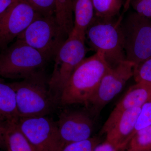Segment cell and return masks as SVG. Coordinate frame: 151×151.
Instances as JSON below:
<instances>
[{"mask_svg":"<svg viewBox=\"0 0 151 151\" xmlns=\"http://www.w3.org/2000/svg\"><path fill=\"white\" fill-rule=\"evenodd\" d=\"M73 29L85 33L94 17L92 0H73Z\"/></svg>","mask_w":151,"mask_h":151,"instance_id":"obj_15","label":"cell"},{"mask_svg":"<svg viewBox=\"0 0 151 151\" xmlns=\"http://www.w3.org/2000/svg\"><path fill=\"white\" fill-rule=\"evenodd\" d=\"M19 129L37 151H57L59 146L56 122L47 116L19 118Z\"/></svg>","mask_w":151,"mask_h":151,"instance_id":"obj_9","label":"cell"},{"mask_svg":"<svg viewBox=\"0 0 151 151\" xmlns=\"http://www.w3.org/2000/svg\"><path fill=\"white\" fill-rule=\"evenodd\" d=\"M141 108H132L122 113L105 133L106 140L118 146L121 150L124 148L130 140Z\"/></svg>","mask_w":151,"mask_h":151,"instance_id":"obj_13","label":"cell"},{"mask_svg":"<svg viewBox=\"0 0 151 151\" xmlns=\"http://www.w3.org/2000/svg\"><path fill=\"white\" fill-rule=\"evenodd\" d=\"M121 149L107 140L102 143H99L92 151H121Z\"/></svg>","mask_w":151,"mask_h":151,"instance_id":"obj_25","label":"cell"},{"mask_svg":"<svg viewBox=\"0 0 151 151\" xmlns=\"http://www.w3.org/2000/svg\"><path fill=\"white\" fill-rule=\"evenodd\" d=\"M135 67L134 63L126 60L109 68L89 102L94 112H100L122 91L127 81L133 77Z\"/></svg>","mask_w":151,"mask_h":151,"instance_id":"obj_10","label":"cell"},{"mask_svg":"<svg viewBox=\"0 0 151 151\" xmlns=\"http://www.w3.org/2000/svg\"><path fill=\"white\" fill-rule=\"evenodd\" d=\"M0 151H1L0 150Z\"/></svg>","mask_w":151,"mask_h":151,"instance_id":"obj_30","label":"cell"},{"mask_svg":"<svg viewBox=\"0 0 151 151\" xmlns=\"http://www.w3.org/2000/svg\"><path fill=\"white\" fill-rule=\"evenodd\" d=\"M55 4L57 22L68 35L74 27L73 0H55Z\"/></svg>","mask_w":151,"mask_h":151,"instance_id":"obj_17","label":"cell"},{"mask_svg":"<svg viewBox=\"0 0 151 151\" xmlns=\"http://www.w3.org/2000/svg\"><path fill=\"white\" fill-rule=\"evenodd\" d=\"M151 126V100L144 104L141 107V111L131 138L136 133Z\"/></svg>","mask_w":151,"mask_h":151,"instance_id":"obj_21","label":"cell"},{"mask_svg":"<svg viewBox=\"0 0 151 151\" xmlns=\"http://www.w3.org/2000/svg\"><path fill=\"white\" fill-rule=\"evenodd\" d=\"M38 14L43 16H55V0H25Z\"/></svg>","mask_w":151,"mask_h":151,"instance_id":"obj_22","label":"cell"},{"mask_svg":"<svg viewBox=\"0 0 151 151\" xmlns=\"http://www.w3.org/2000/svg\"><path fill=\"white\" fill-rule=\"evenodd\" d=\"M48 61L40 52L16 39L0 52V76L12 79H25L43 71Z\"/></svg>","mask_w":151,"mask_h":151,"instance_id":"obj_4","label":"cell"},{"mask_svg":"<svg viewBox=\"0 0 151 151\" xmlns=\"http://www.w3.org/2000/svg\"><path fill=\"white\" fill-rule=\"evenodd\" d=\"M39 14L25 0H13L0 14V50L16 39Z\"/></svg>","mask_w":151,"mask_h":151,"instance_id":"obj_8","label":"cell"},{"mask_svg":"<svg viewBox=\"0 0 151 151\" xmlns=\"http://www.w3.org/2000/svg\"><path fill=\"white\" fill-rule=\"evenodd\" d=\"M110 67L103 55L99 52L84 58L73 71L63 88L60 97V104H89Z\"/></svg>","mask_w":151,"mask_h":151,"instance_id":"obj_1","label":"cell"},{"mask_svg":"<svg viewBox=\"0 0 151 151\" xmlns=\"http://www.w3.org/2000/svg\"><path fill=\"white\" fill-rule=\"evenodd\" d=\"M126 60L137 66L151 57V19L133 12L121 24Z\"/></svg>","mask_w":151,"mask_h":151,"instance_id":"obj_7","label":"cell"},{"mask_svg":"<svg viewBox=\"0 0 151 151\" xmlns=\"http://www.w3.org/2000/svg\"><path fill=\"white\" fill-rule=\"evenodd\" d=\"M151 100V85L136 83L129 88L122 100L116 105L102 127L101 132L105 134L116 120L127 110L141 108Z\"/></svg>","mask_w":151,"mask_h":151,"instance_id":"obj_12","label":"cell"},{"mask_svg":"<svg viewBox=\"0 0 151 151\" xmlns=\"http://www.w3.org/2000/svg\"><path fill=\"white\" fill-rule=\"evenodd\" d=\"M85 42V33L73 28L55 57L54 68L48 83L59 101L71 74L85 58L87 51Z\"/></svg>","mask_w":151,"mask_h":151,"instance_id":"obj_5","label":"cell"},{"mask_svg":"<svg viewBox=\"0 0 151 151\" xmlns=\"http://www.w3.org/2000/svg\"><path fill=\"white\" fill-rule=\"evenodd\" d=\"M131 0H127L125 4H124V13L129 8L130 6V2Z\"/></svg>","mask_w":151,"mask_h":151,"instance_id":"obj_28","label":"cell"},{"mask_svg":"<svg viewBox=\"0 0 151 151\" xmlns=\"http://www.w3.org/2000/svg\"><path fill=\"white\" fill-rule=\"evenodd\" d=\"M56 122L59 136V148L66 144L91 137L94 128L93 122L84 112L64 111L60 113Z\"/></svg>","mask_w":151,"mask_h":151,"instance_id":"obj_11","label":"cell"},{"mask_svg":"<svg viewBox=\"0 0 151 151\" xmlns=\"http://www.w3.org/2000/svg\"><path fill=\"white\" fill-rule=\"evenodd\" d=\"M121 151H151V126L136 133Z\"/></svg>","mask_w":151,"mask_h":151,"instance_id":"obj_19","label":"cell"},{"mask_svg":"<svg viewBox=\"0 0 151 151\" xmlns=\"http://www.w3.org/2000/svg\"><path fill=\"white\" fill-rule=\"evenodd\" d=\"M99 143L98 138L91 137L85 140L66 144L57 151H92Z\"/></svg>","mask_w":151,"mask_h":151,"instance_id":"obj_23","label":"cell"},{"mask_svg":"<svg viewBox=\"0 0 151 151\" xmlns=\"http://www.w3.org/2000/svg\"><path fill=\"white\" fill-rule=\"evenodd\" d=\"M133 77L136 83L151 85V57L135 66Z\"/></svg>","mask_w":151,"mask_h":151,"instance_id":"obj_20","label":"cell"},{"mask_svg":"<svg viewBox=\"0 0 151 151\" xmlns=\"http://www.w3.org/2000/svg\"><path fill=\"white\" fill-rule=\"evenodd\" d=\"M12 123L0 121V148H6V137L7 131Z\"/></svg>","mask_w":151,"mask_h":151,"instance_id":"obj_26","label":"cell"},{"mask_svg":"<svg viewBox=\"0 0 151 151\" xmlns=\"http://www.w3.org/2000/svg\"><path fill=\"white\" fill-rule=\"evenodd\" d=\"M123 19L122 15L113 19L94 17L85 32L89 47L102 53L111 67L126 60L121 27Z\"/></svg>","mask_w":151,"mask_h":151,"instance_id":"obj_3","label":"cell"},{"mask_svg":"<svg viewBox=\"0 0 151 151\" xmlns=\"http://www.w3.org/2000/svg\"><path fill=\"white\" fill-rule=\"evenodd\" d=\"M7 151H9L7 150Z\"/></svg>","mask_w":151,"mask_h":151,"instance_id":"obj_29","label":"cell"},{"mask_svg":"<svg viewBox=\"0 0 151 151\" xmlns=\"http://www.w3.org/2000/svg\"><path fill=\"white\" fill-rule=\"evenodd\" d=\"M49 79L43 70L22 81L8 83L15 93L19 118L47 116L53 111L58 100L50 90Z\"/></svg>","mask_w":151,"mask_h":151,"instance_id":"obj_2","label":"cell"},{"mask_svg":"<svg viewBox=\"0 0 151 151\" xmlns=\"http://www.w3.org/2000/svg\"><path fill=\"white\" fill-rule=\"evenodd\" d=\"M12 1L13 0H0V14L5 11Z\"/></svg>","mask_w":151,"mask_h":151,"instance_id":"obj_27","label":"cell"},{"mask_svg":"<svg viewBox=\"0 0 151 151\" xmlns=\"http://www.w3.org/2000/svg\"><path fill=\"white\" fill-rule=\"evenodd\" d=\"M130 6L138 14L151 19V0H131Z\"/></svg>","mask_w":151,"mask_h":151,"instance_id":"obj_24","label":"cell"},{"mask_svg":"<svg viewBox=\"0 0 151 151\" xmlns=\"http://www.w3.org/2000/svg\"><path fill=\"white\" fill-rule=\"evenodd\" d=\"M19 119L14 91L0 78V121L12 123L17 122Z\"/></svg>","mask_w":151,"mask_h":151,"instance_id":"obj_14","label":"cell"},{"mask_svg":"<svg viewBox=\"0 0 151 151\" xmlns=\"http://www.w3.org/2000/svg\"><path fill=\"white\" fill-rule=\"evenodd\" d=\"M17 122L11 124L7 131L6 137L7 150L37 151L19 129Z\"/></svg>","mask_w":151,"mask_h":151,"instance_id":"obj_16","label":"cell"},{"mask_svg":"<svg viewBox=\"0 0 151 151\" xmlns=\"http://www.w3.org/2000/svg\"><path fill=\"white\" fill-rule=\"evenodd\" d=\"M68 36L55 16L39 14L17 39L35 49L50 61L55 58Z\"/></svg>","mask_w":151,"mask_h":151,"instance_id":"obj_6","label":"cell"},{"mask_svg":"<svg viewBox=\"0 0 151 151\" xmlns=\"http://www.w3.org/2000/svg\"><path fill=\"white\" fill-rule=\"evenodd\" d=\"M94 17L102 19H113L120 16L124 0H92Z\"/></svg>","mask_w":151,"mask_h":151,"instance_id":"obj_18","label":"cell"}]
</instances>
